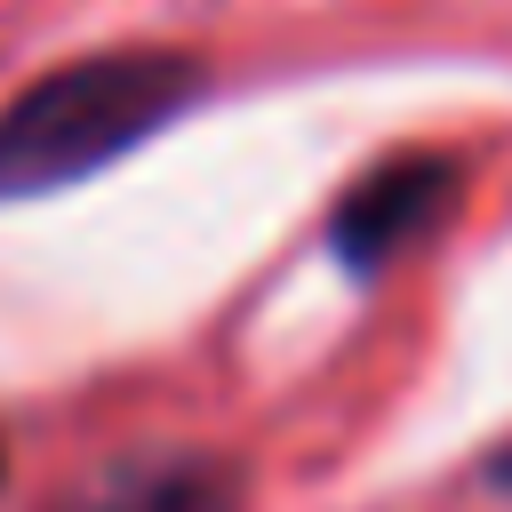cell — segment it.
<instances>
[{
  "mask_svg": "<svg viewBox=\"0 0 512 512\" xmlns=\"http://www.w3.org/2000/svg\"><path fill=\"white\" fill-rule=\"evenodd\" d=\"M200 88L208 72L184 48H104L24 80L0 104V200H40L128 160L176 112H192Z\"/></svg>",
  "mask_w": 512,
  "mask_h": 512,
  "instance_id": "6da1fadb",
  "label": "cell"
},
{
  "mask_svg": "<svg viewBox=\"0 0 512 512\" xmlns=\"http://www.w3.org/2000/svg\"><path fill=\"white\" fill-rule=\"evenodd\" d=\"M56 512H248V480L216 448L152 440V448L104 456Z\"/></svg>",
  "mask_w": 512,
  "mask_h": 512,
  "instance_id": "7a4b0ae2",
  "label": "cell"
},
{
  "mask_svg": "<svg viewBox=\"0 0 512 512\" xmlns=\"http://www.w3.org/2000/svg\"><path fill=\"white\" fill-rule=\"evenodd\" d=\"M448 192H456V168H448V160H432V152L384 160L376 176H360V184L344 192V208H336V224H328L336 264H344V272H360V280H368V272H384L392 256H408V248L440 224Z\"/></svg>",
  "mask_w": 512,
  "mask_h": 512,
  "instance_id": "3957f363",
  "label": "cell"
}]
</instances>
